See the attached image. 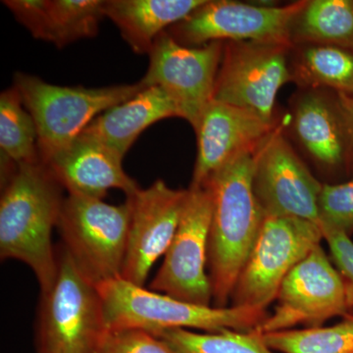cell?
<instances>
[{
	"label": "cell",
	"mask_w": 353,
	"mask_h": 353,
	"mask_svg": "<svg viewBox=\"0 0 353 353\" xmlns=\"http://www.w3.org/2000/svg\"><path fill=\"white\" fill-rule=\"evenodd\" d=\"M170 117H179L175 103L161 88L153 85L104 111L83 134L99 139L125 157L141 132Z\"/></svg>",
	"instance_id": "cell-19"
},
{
	"label": "cell",
	"mask_w": 353,
	"mask_h": 353,
	"mask_svg": "<svg viewBox=\"0 0 353 353\" xmlns=\"http://www.w3.org/2000/svg\"><path fill=\"white\" fill-rule=\"evenodd\" d=\"M322 187L279 130L260 145L252 188L265 217L299 218L320 226L318 199Z\"/></svg>",
	"instance_id": "cell-12"
},
{
	"label": "cell",
	"mask_w": 353,
	"mask_h": 353,
	"mask_svg": "<svg viewBox=\"0 0 353 353\" xmlns=\"http://www.w3.org/2000/svg\"><path fill=\"white\" fill-rule=\"evenodd\" d=\"M0 150L1 169L41 163L36 124L14 87L0 94Z\"/></svg>",
	"instance_id": "cell-21"
},
{
	"label": "cell",
	"mask_w": 353,
	"mask_h": 353,
	"mask_svg": "<svg viewBox=\"0 0 353 353\" xmlns=\"http://www.w3.org/2000/svg\"><path fill=\"white\" fill-rule=\"evenodd\" d=\"M61 187L43 163L21 165L6 185L0 201V256L28 265L41 294L57 281V252L52 232L64 199Z\"/></svg>",
	"instance_id": "cell-1"
},
{
	"label": "cell",
	"mask_w": 353,
	"mask_h": 353,
	"mask_svg": "<svg viewBox=\"0 0 353 353\" xmlns=\"http://www.w3.org/2000/svg\"><path fill=\"white\" fill-rule=\"evenodd\" d=\"M272 350L282 353H353V315L331 327L262 334Z\"/></svg>",
	"instance_id": "cell-24"
},
{
	"label": "cell",
	"mask_w": 353,
	"mask_h": 353,
	"mask_svg": "<svg viewBox=\"0 0 353 353\" xmlns=\"http://www.w3.org/2000/svg\"><path fill=\"white\" fill-rule=\"evenodd\" d=\"M194 130L197 157L190 187L196 188L234 158L256 150L274 127L248 109L212 101Z\"/></svg>",
	"instance_id": "cell-15"
},
{
	"label": "cell",
	"mask_w": 353,
	"mask_h": 353,
	"mask_svg": "<svg viewBox=\"0 0 353 353\" xmlns=\"http://www.w3.org/2000/svg\"><path fill=\"white\" fill-rule=\"evenodd\" d=\"M150 334L163 341L173 353H274L259 329L250 332L223 330L216 333L172 329Z\"/></svg>",
	"instance_id": "cell-23"
},
{
	"label": "cell",
	"mask_w": 353,
	"mask_h": 353,
	"mask_svg": "<svg viewBox=\"0 0 353 353\" xmlns=\"http://www.w3.org/2000/svg\"><path fill=\"white\" fill-rule=\"evenodd\" d=\"M99 353H173L163 341L143 330L109 331Z\"/></svg>",
	"instance_id": "cell-27"
},
{
	"label": "cell",
	"mask_w": 353,
	"mask_h": 353,
	"mask_svg": "<svg viewBox=\"0 0 353 353\" xmlns=\"http://www.w3.org/2000/svg\"><path fill=\"white\" fill-rule=\"evenodd\" d=\"M299 71L305 82L353 94V50L318 44L303 51Z\"/></svg>",
	"instance_id": "cell-25"
},
{
	"label": "cell",
	"mask_w": 353,
	"mask_h": 353,
	"mask_svg": "<svg viewBox=\"0 0 353 353\" xmlns=\"http://www.w3.org/2000/svg\"><path fill=\"white\" fill-rule=\"evenodd\" d=\"M348 104H350V112H352V118H353V97L352 99H350V95H348Z\"/></svg>",
	"instance_id": "cell-29"
},
{
	"label": "cell",
	"mask_w": 353,
	"mask_h": 353,
	"mask_svg": "<svg viewBox=\"0 0 353 353\" xmlns=\"http://www.w3.org/2000/svg\"><path fill=\"white\" fill-rule=\"evenodd\" d=\"M57 259V281L39 304L38 353H99L109 331L99 290L63 246Z\"/></svg>",
	"instance_id": "cell-5"
},
{
	"label": "cell",
	"mask_w": 353,
	"mask_h": 353,
	"mask_svg": "<svg viewBox=\"0 0 353 353\" xmlns=\"http://www.w3.org/2000/svg\"><path fill=\"white\" fill-rule=\"evenodd\" d=\"M212 192L208 185L190 187L180 224L163 263L150 283L153 292L196 305L213 306L208 272Z\"/></svg>",
	"instance_id": "cell-9"
},
{
	"label": "cell",
	"mask_w": 353,
	"mask_h": 353,
	"mask_svg": "<svg viewBox=\"0 0 353 353\" xmlns=\"http://www.w3.org/2000/svg\"><path fill=\"white\" fill-rule=\"evenodd\" d=\"M334 267L345 285L348 314L353 315V243L350 236L336 230L321 228Z\"/></svg>",
	"instance_id": "cell-28"
},
{
	"label": "cell",
	"mask_w": 353,
	"mask_h": 353,
	"mask_svg": "<svg viewBox=\"0 0 353 353\" xmlns=\"http://www.w3.org/2000/svg\"><path fill=\"white\" fill-rule=\"evenodd\" d=\"M292 32L303 41L353 50V1H307L294 21Z\"/></svg>",
	"instance_id": "cell-22"
},
{
	"label": "cell",
	"mask_w": 353,
	"mask_h": 353,
	"mask_svg": "<svg viewBox=\"0 0 353 353\" xmlns=\"http://www.w3.org/2000/svg\"><path fill=\"white\" fill-rule=\"evenodd\" d=\"M187 197L188 190L171 189L162 180L127 197L131 218L121 278L145 287L153 265L175 236Z\"/></svg>",
	"instance_id": "cell-14"
},
{
	"label": "cell",
	"mask_w": 353,
	"mask_h": 353,
	"mask_svg": "<svg viewBox=\"0 0 353 353\" xmlns=\"http://www.w3.org/2000/svg\"><path fill=\"white\" fill-rule=\"evenodd\" d=\"M108 331L143 330L148 333L172 329H197L204 333L223 330L250 332L268 317L252 307L196 305L146 290L117 278L97 285Z\"/></svg>",
	"instance_id": "cell-3"
},
{
	"label": "cell",
	"mask_w": 353,
	"mask_h": 353,
	"mask_svg": "<svg viewBox=\"0 0 353 353\" xmlns=\"http://www.w3.org/2000/svg\"><path fill=\"white\" fill-rule=\"evenodd\" d=\"M13 87L36 124L43 165L66 150L101 113L146 88L141 81L97 88L62 87L21 72L14 75Z\"/></svg>",
	"instance_id": "cell-4"
},
{
	"label": "cell",
	"mask_w": 353,
	"mask_h": 353,
	"mask_svg": "<svg viewBox=\"0 0 353 353\" xmlns=\"http://www.w3.org/2000/svg\"><path fill=\"white\" fill-rule=\"evenodd\" d=\"M130 218L128 199L112 205L92 197H65L57 229L64 250L92 284L121 278Z\"/></svg>",
	"instance_id": "cell-6"
},
{
	"label": "cell",
	"mask_w": 353,
	"mask_h": 353,
	"mask_svg": "<svg viewBox=\"0 0 353 353\" xmlns=\"http://www.w3.org/2000/svg\"><path fill=\"white\" fill-rule=\"evenodd\" d=\"M123 158L110 146L82 134L46 166L68 194L103 199L109 190L116 189L128 197L141 188L125 172Z\"/></svg>",
	"instance_id": "cell-16"
},
{
	"label": "cell",
	"mask_w": 353,
	"mask_h": 353,
	"mask_svg": "<svg viewBox=\"0 0 353 353\" xmlns=\"http://www.w3.org/2000/svg\"><path fill=\"white\" fill-rule=\"evenodd\" d=\"M276 299L273 314L259 328L262 334L296 326L315 328L331 318L348 315L343 280L321 245L288 274Z\"/></svg>",
	"instance_id": "cell-11"
},
{
	"label": "cell",
	"mask_w": 353,
	"mask_h": 353,
	"mask_svg": "<svg viewBox=\"0 0 353 353\" xmlns=\"http://www.w3.org/2000/svg\"><path fill=\"white\" fill-rule=\"evenodd\" d=\"M32 37L64 48L99 32L104 0H4Z\"/></svg>",
	"instance_id": "cell-18"
},
{
	"label": "cell",
	"mask_w": 353,
	"mask_h": 353,
	"mask_svg": "<svg viewBox=\"0 0 353 353\" xmlns=\"http://www.w3.org/2000/svg\"><path fill=\"white\" fill-rule=\"evenodd\" d=\"M307 1L282 7L252 6L229 0L208 1L167 32L185 46L213 41L288 46L292 26Z\"/></svg>",
	"instance_id": "cell-8"
},
{
	"label": "cell",
	"mask_w": 353,
	"mask_h": 353,
	"mask_svg": "<svg viewBox=\"0 0 353 353\" xmlns=\"http://www.w3.org/2000/svg\"><path fill=\"white\" fill-rule=\"evenodd\" d=\"M320 228L353 234V178L336 185H323L318 199Z\"/></svg>",
	"instance_id": "cell-26"
},
{
	"label": "cell",
	"mask_w": 353,
	"mask_h": 353,
	"mask_svg": "<svg viewBox=\"0 0 353 353\" xmlns=\"http://www.w3.org/2000/svg\"><path fill=\"white\" fill-rule=\"evenodd\" d=\"M206 0H104V15L138 54H148L162 32L187 19Z\"/></svg>",
	"instance_id": "cell-20"
},
{
	"label": "cell",
	"mask_w": 353,
	"mask_h": 353,
	"mask_svg": "<svg viewBox=\"0 0 353 353\" xmlns=\"http://www.w3.org/2000/svg\"><path fill=\"white\" fill-rule=\"evenodd\" d=\"M294 132L306 152L323 168L341 170L353 157V118L348 95L339 101L309 92L297 102Z\"/></svg>",
	"instance_id": "cell-17"
},
{
	"label": "cell",
	"mask_w": 353,
	"mask_h": 353,
	"mask_svg": "<svg viewBox=\"0 0 353 353\" xmlns=\"http://www.w3.org/2000/svg\"><path fill=\"white\" fill-rule=\"evenodd\" d=\"M257 150L234 158L204 183L212 192L208 270L214 307L230 306L234 285L266 218L252 188Z\"/></svg>",
	"instance_id": "cell-2"
},
{
	"label": "cell",
	"mask_w": 353,
	"mask_h": 353,
	"mask_svg": "<svg viewBox=\"0 0 353 353\" xmlns=\"http://www.w3.org/2000/svg\"><path fill=\"white\" fill-rule=\"evenodd\" d=\"M276 44L230 43L223 53L213 101L248 109L273 122L281 88L290 81L285 51Z\"/></svg>",
	"instance_id": "cell-13"
},
{
	"label": "cell",
	"mask_w": 353,
	"mask_h": 353,
	"mask_svg": "<svg viewBox=\"0 0 353 353\" xmlns=\"http://www.w3.org/2000/svg\"><path fill=\"white\" fill-rule=\"evenodd\" d=\"M224 46L222 41L185 46L162 32L148 53L150 65L141 82L161 88L175 103L179 117L194 129L214 97Z\"/></svg>",
	"instance_id": "cell-10"
},
{
	"label": "cell",
	"mask_w": 353,
	"mask_h": 353,
	"mask_svg": "<svg viewBox=\"0 0 353 353\" xmlns=\"http://www.w3.org/2000/svg\"><path fill=\"white\" fill-rule=\"evenodd\" d=\"M320 226L294 217H266L241 270L230 306L266 310L283 281L323 240Z\"/></svg>",
	"instance_id": "cell-7"
}]
</instances>
